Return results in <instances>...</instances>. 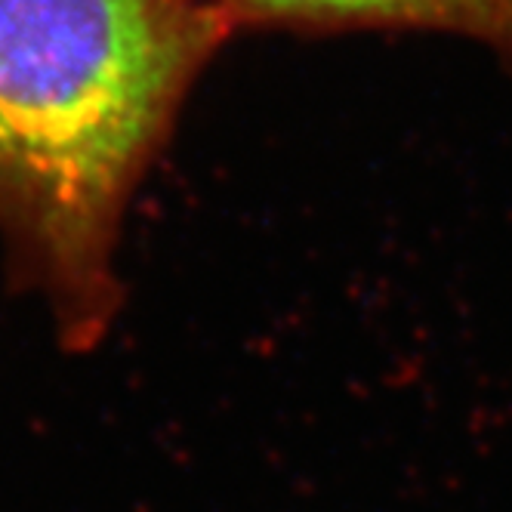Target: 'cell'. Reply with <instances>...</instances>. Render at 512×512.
Wrapping results in <instances>:
<instances>
[{
	"label": "cell",
	"instance_id": "obj_1",
	"mask_svg": "<svg viewBox=\"0 0 512 512\" xmlns=\"http://www.w3.org/2000/svg\"><path fill=\"white\" fill-rule=\"evenodd\" d=\"M235 34L204 0H0L4 272L65 349L121 318L136 192Z\"/></svg>",
	"mask_w": 512,
	"mask_h": 512
},
{
	"label": "cell",
	"instance_id": "obj_2",
	"mask_svg": "<svg viewBox=\"0 0 512 512\" xmlns=\"http://www.w3.org/2000/svg\"><path fill=\"white\" fill-rule=\"evenodd\" d=\"M235 31H420L485 50L512 81V0H204Z\"/></svg>",
	"mask_w": 512,
	"mask_h": 512
}]
</instances>
